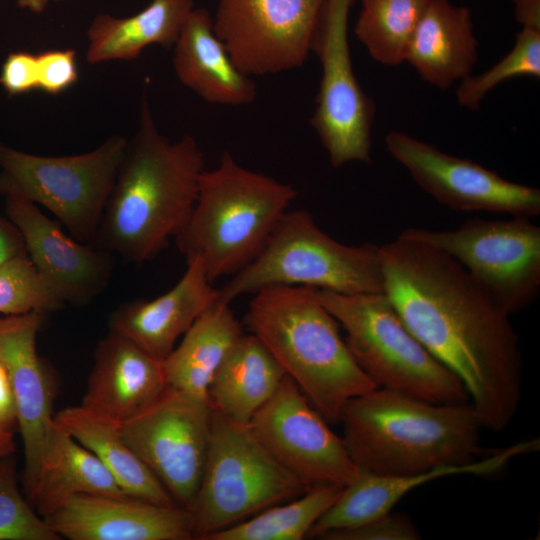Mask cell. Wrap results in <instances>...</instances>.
Listing matches in <instances>:
<instances>
[{
  "label": "cell",
  "instance_id": "8d00e7d4",
  "mask_svg": "<svg viewBox=\"0 0 540 540\" xmlns=\"http://www.w3.org/2000/svg\"><path fill=\"white\" fill-rule=\"evenodd\" d=\"M17 408L11 384L0 364V428L13 432L17 425Z\"/></svg>",
  "mask_w": 540,
  "mask_h": 540
},
{
  "label": "cell",
  "instance_id": "f35d334b",
  "mask_svg": "<svg viewBox=\"0 0 540 540\" xmlns=\"http://www.w3.org/2000/svg\"><path fill=\"white\" fill-rule=\"evenodd\" d=\"M513 13L522 28L540 30V0H512Z\"/></svg>",
  "mask_w": 540,
  "mask_h": 540
},
{
  "label": "cell",
  "instance_id": "7a4b0ae2",
  "mask_svg": "<svg viewBox=\"0 0 540 540\" xmlns=\"http://www.w3.org/2000/svg\"><path fill=\"white\" fill-rule=\"evenodd\" d=\"M204 170L195 138L171 142L162 135L143 95L93 246L132 263L155 259L187 223Z\"/></svg>",
  "mask_w": 540,
  "mask_h": 540
},
{
  "label": "cell",
  "instance_id": "ac0fdd59",
  "mask_svg": "<svg viewBox=\"0 0 540 540\" xmlns=\"http://www.w3.org/2000/svg\"><path fill=\"white\" fill-rule=\"evenodd\" d=\"M45 313L29 312L0 318V364L14 394L24 447V486H32L54 421L49 377L37 354V334Z\"/></svg>",
  "mask_w": 540,
  "mask_h": 540
},
{
  "label": "cell",
  "instance_id": "d4e9b609",
  "mask_svg": "<svg viewBox=\"0 0 540 540\" xmlns=\"http://www.w3.org/2000/svg\"><path fill=\"white\" fill-rule=\"evenodd\" d=\"M285 372L254 334H243L229 350L208 388L211 408L226 418L248 424L271 398Z\"/></svg>",
  "mask_w": 540,
  "mask_h": 540
},
{
  "label": "cell",
  "instance_id": "1f68e13d",
  "mask_svg": "<svg viewBox=\"0 0 540 540\" xmlns=\"http://www.w3.org/2000/svg\"><path fill=\"white\" fill-rule=\"evenodd\" d=\"M64 303L43 281L27 253L0 267V313L20 315L59 310Z\"/></svg>",
  "mask_w": 540,
  "mask_h": 540
},
{
  "label": "cell",
  "instance_id": "836d02e7",
  "mask_svg": "<svg viewBox=\"0 0 540 540\" xmlns=\"http://www.w3.org/2000/svg\"><path fill=\"white\" fill-rule=\"evenodd\" d=\"M323 540H419L421 534L408 515L389 512L347 529L328 531Z\"/></svg>",
  "mask_w": 540,
  "mask_h": 540
},
{
  "label": "cell",
  "instance_id": "60d3db41",
  "mask_svg": "<svg viewBox=\"0 0 540 540\" xmlns=\"http://www.w3.org/2000/svg\"><path fill=\"white\" fill-rule=\"evenodd\" d=\"M16 4L20 8L28 9L34 13L43 12L49 0H15Z\"/></svg>",
  "mask_w": 540,
  "mask_h": 540
},
{
  "label": "cell",
  "instance_id": "ba28073f",
  "mask_svg": "<svg viewBox=\"0 0 540 540\" xmlns=\"http://www.w3.org/2000/svg\"><path fill=\"white\" fill-rule=\"evenodd\" d=\"M310 488L271 456L247 424L212 409L206 463L191 511L194 539L204 540Z\"/></svg>",
  "mask_w": 540,
  "mask_h": 540
},
{
  "label": "cell",
  "instance_id": "f1b7e54d",
  "mask_svg": "<svg viewBox=\"0 0 540 540\" xmlns=\"http://www.w3.org/2000/svg\"><path fill=\"white\" fill-rule=\"evenodd\" d=\"M344 486L317 485L302 495L273 505L204 540H301L337 501Z\"/></svg>",
  "mask_w": 540,
  "mask_h": 540
},
{
  "label": "cell",
  "instance_id": "6da1fadb",
  "mask_svg": "<svg viewBox=\"0 0 540 540\" xmlns=\"http://www.w3.org/2000/svg\"><path fill=\"white\" fill-rule=\"evenodd\" d=\"M383 292L421 344L464 385L481 425L504 430L523 361L508 315L449 255L397 236L379 246Z\"/></svg>",
  "mask_w": 540,
  "mask_h": 540
},
{
  "label": "cell",
  "instance_id": "9a60e30c",
  "mask_svg": "<svg viewBox=\"0 0 540 540\" xmlns=\"http://www.w3.org/2000/svg\"><path fill=\"white\" fill-rule=\"evenodd\" d=\"M385 145L415 183L446 207L529 218L540 214L538 188L509 181L402 131L388 133Z\"/></svg>",
  "mask_w": 540,
  "mask_h": 540
},
{
  "label": "cell",
  "instance_id": "e575fe53",
  "mask_svg": "<svg viewBox=\"0 0 540 540\" xmlns=\"http://www.w3.org/2000/svg\"><path fill=\"white\" fill-rule=\"evenodd\" d=\"M36 56L39 89L56 95L77 82L78 67L74 50H47Z\"/></svg>",
  "mask_w": 540,
  "mask_h": 540
},
{
  "label": "cell",
  "instance_id": "7c38bea8",
  "mask_svg": "<svg viewBox=\"0 0 540 540\" xmlns=\"http://www.w3.org/2000/svg\"><path fill=\"white\" fill-rule=\"evenodd\" d=\"M212 408L170 386L148 408L119 424L125 442L176 505L192 511L202 479Z\"/></svg>",
  "mask_w": 540,
  "mask_h": 540
},
{
  "label": "cell",
  "instance_id": "8992f818",
  "mask_svg": "<svg viewBox=\"0 0 540 540\" xmlns=\"http://www.w3.org/2000/svg\"><path fill=\"white\" fill-rule=\"evenodd\" d=\"M315 294L344 328L352 356L376 387L433 403H467L462 382L412 334L384 292L316 288Z\"/></svg>",
  "mask_w": 540,
  "mask_h": 540
},
{
  "label": "cell",
  "instance_id": "b9f144b4",
  "mask_svg": "<svg viewBox=\"0 0 540 540\" xmlns=\"http://www.w3.org/2000/svg\"><path fill=\"white\" fill-rule=\"evenodd\" d=\"M55 2H61V1H69V0H53Z\"/></svg>",
  "mask_w": 540,
  "mask_h": 540
},
{
  "label": "cell",
  "instance_id": "5bb4252c",
  "mask_svg": "<svg viewBox=\"0 0 540 540\" xmlns=\"http://www.w3.org/2000/svg\"><path fill=\"white\" fill-rule=\"evenodd\" d=\"M284 468L308 486H346L358 466L297 384L287 375L247 424Z\"/></svg>",
  "mask_w": 540,
  "mask_h": 540
},
{
  "label": "cell",
  "instance_id": "d590c367",
  "mask_svg": "<svg viewBox=\"0 0 540 540\" xmlns=\"http://www.w3.org/2000/svg\"><path fill=\"white\" fill-rule=\"evenodd\" d=\"M0 84L9 96L38 88L37 56L24 51L10 53L1 68Z\"/></svg>",
  "mask_w": 540,
  "mask_h": 540
},
{
  "label": "cell",
  "instance_id": "30bf717a",
  "mask_svg": "<svg viewBox=\"0 0 540 540\" xmlns=\"http://www.w3.org/2000/svg\"><path fill=\"white\" fill-rule=\"evenodd\" d=\"M398 236L449 255L510 316L539 295L540 227L529 217L473 218L445 231L409 227Z\"/></svg>",
  "mask_w": 540,
  "mask_h": 540
},
{
  "label": "cell",
  "instance_id": "9c48e42d",
  "mask_svg": "<svg viewBox=\"0 0 540 540\" xmlns=\"http://www.w3.org/2000/svg\"><path fill=\"white\" fill-rule=\"evenodd\" d=\"M126 145L113 135L86 153L41 156L0 143V193L46 208L73 238L92 244Z\"/></svg>",
  "mask_w": 540,
  "mask_h": 540
},
{
  "label": "cell",
  "instance_id": "5b68a950",
  "mask_svg": "<svg viewBox=\"0 0 540 540\" xmlns=\"http://www.w3.org/2000/svg\"><path fill=\"white\" fill-rule=\"evenodd\" d=\"M296 196L292 185L243 167L225 151L201 174L177 248L186 261L199 259L212 283L232 276L260 253Z\"/></svg>",
  "mask_w": 540,
  "mask_h": 540
},
{
  "label": "cell",
  "instance_id": "44dd1931",
  "mask_svg": "<svg viewBox=\"0 0 540 540\" xmlns=\"http://www.w3.org/2000/svg\"><path fill=\"white\" fill-rule=\"evenodd\" d=\"M167 386L163 360L110 330L95 351L82 405L121 424L148 408Z\"/></svg>",
  "mask_w": 540,
  "mask_h": 540
},
{
  "label": "cell",
  "instance_id": "4dcf8cb0",
  "mask_svg": "<svg viewBox=\"0 0 540 540\" xmlns=\"http://www.w3.org/2000/svg\"><path fill=\"white\" fill-rule=\"evenodd\" d=\"M520 76L540 77V30L522 28L512 50L499 62L478 75H469L456 90L461 107L474 111L485 96L500 83Z\"/></svg>",
  "mask_w": 540,
  "mask_h": 540
},
{
  "label": "cell",
  "instance_id": "4316f807",
  "mask_svg": "<svg viewBox=\"0 0 540 540\" xmlns=\"http://www.w3.org/2000/svg\"><path fill=\"white\" fill-rule=\"evenodd\" d=\"M193 9V0H152L129 17L98 14L87 31V62L131 61L153 44L169 49Z\"/></svg>",
  "mask_w": 540,
  "mask_h": 540
},
{
  "label": "cell",
  "instance_id": "7402d4cb",
  "mask_svg": "<svg viewBox=\"0 0 540 540\" xmlns=\"http://www.w3.org/2000/svg\"><path fill=\"white\" fill-rule=\"evenodd\" d=\"M173 52L177 78L206 102L241 106L255 100V82L231 59L214 31L207 9L194 8L190 12Z\"/></svg>",
  "mask_w": 540,
  "mask_h": 540
},
{
  "label": "cell",
  "instance_id": "cb8c5ba5",
  "mask_svg": "<svg viewBox=\"0 0 540 540\" xmlns=\"http://www.w3.org/2000/svg\"><path fill=\"white\" fill-rule=\"evenodd\" d=\"M26 493L42 517L74 495L129 497L103 463L55 421Z\"/></svg>",
  "mask_w": 540,
  "mask_h": 540
},
{
  "label": "cell",
  "instance_id": "74e56055",
  "mask_svg": "<svg viewBox=\"0 0 540 540\" xmlns=\"http://www.w3.org/2000/svg\"><path fill=\"white\" fill-rule=\"evenodd\" d=\"M23 253L27 252L20 232L9 220L0 218V267Z\"/></svg>",
  "mask_w": 540,
  "mask_h": 540
},
{
  "label": "cell",
  "instance_id": "ab89813d",
  "mask_svg": "<svg viewBox=\"0 0 540 540\" xmlns=\"http://www.w3.org/2000/svg\"><path fill=\"white\" fill-rule=\"evenodd\" d=\"M15 448L13 432L0 428V461L12 456Z\"/></svg>",
  "mask_w": 540,
  "mask_h": 540
},
{
  "label": "cell",
  "instance_id": "52a82bcc",
  "mask_svg": "<svg viewBox=\"0 0 540 540\" xmlns=\"http://www.w3.org/2000/svg\"><path fill=\"white\" fill-rule=\"evenodd\" d=\"M275 285L348 295L383 292L379 246L340 243L323 232L308 211H287L260 253L218 288V301L230 304Z\"/></svg>",
  "mask_w": 540,
  "mask_h": 540
},
{
  "label": "cell",
  "instance_id": "484cf974",
  "mask_svg": "<svg viewBox=\"0 0 540 540\" xmlns=\"http://www.w3.org/2000/svg\"><path fill=\"white\" fill-rule=\"evenodd\" d=\"M244 334L230 304L215 302L183 335L163 360L167 385L208 402V388L217 368Z\"/></svg>",
  "mask_w": 540,
  "mask_h": 540
},
{
  "label": "cell",
  "instance_id": "603a6c76",
  "mask_svg": "<svg viewBox=\"0 0 540 540\" xmlns=\"http://www.w3.org/2000/svg\"><path fill=\"white\" fill-rule=\"evenodd\" d=\"M478 41L471 12L450 0H430L406 53L423 81L445 90L471 75Z\"/></svg>",
  "mask_w": 540,
  "mask_h": 540
},
{
  "label": "cell",
  "instance_id": "e0dca14e",
  "mask_svg": "<svg viewBox=\"0 0 540 540\" xmlns=\"http://www.w3.org/2000/svg\"><path fill=\"white\" fill-rule=\"evenodd\" d=\"M61 537L70 540H190L193 514L133 497L74 495L43 516Z\"/></svg>",
  "mask_w": 540,
  "mask_h": 540
},
{
  "label": "cell",
  "instance_id": "3957f363",
  "mask_svg": "<svg viewBox=\"0 0 540 540\" xmlns=\"http://www.w3.org/2000/svg\"><path fill=\"white\" fill-rule=\"evenodd\" d=\"M339 422L352 460L374 474H415L463 465L482 452L483 427L467 403H433L377 387L351 398Z\"/></svg>",
  "mask_w": 540,
  "mask_h": 540
},
{
  "label": "cell",
  "instance_id": "277c9868",
  "mask_svg": "<svg viewBox=\"0 0 540 540\" xmlns=\"http://www.w3.org/2000/svg\"><path fill=\"white\" fill-rule=\"evenodd\" d=\"M314 287L275 285L253 294L245 324L326 421H340L353 397L377 388L352 356L340 324Z\"/></svg>",
  "mask_w": 540,
  "mask_h": 540
},
{
  "label": "cell",
  "instance_id": "d6986e66",
  "mask_svg": "<svg viewBox=\"0 0 540 540\" xmlns=\"http://www.w3.org/2000/svg\"><path fill=\"white\" fill-rule=\"evenodd\" d=\"M539 439L521 441L463 465L437 467L425 472L380 475L359 469L337 501L311 528L308 536L358 526L392 511L407 493L434 479L453 475L488 476L502 470L513 458L535 452Z\"/></svg>",
  "mask_w": 540,
  "mask_h": 540
},
{
  "label": "cell",
  "instance_id": "8fae6325",
  "mask_svg": "<svg viewBox=\"0 0 540 540\" xmlns=\"http://www.w3.org/2000/svg\"><path fill=\"white\" fill-rule=\"evenodd\" d=\"M354 0H327L312 52L322 75L310 120L330 163H371L374 100L361 88L353 70L348 17Z\"/></svg>",
  "mask_w": 540,
  "mask_h": 540
},
{
  "label": "cell",
  "instance_id": "d6a6232c",
  "mask_svg": "<svg viewBox=\"0 0 540 540\" xmlns=\"http://www.w3.org/2000/svg\"><path fill=\"white\" fill-rule=\"evenodd\" d=\"M60 539L20 493L11 456L0 461V540Z\"/></svg>",
  "mask_w": 540,
  "mask_h": 540
},
{
  "label": "cell",
  "instance_id": "4fadbf2b",
  "mask_svg": "<svg viewBox=\"0 0 540 540\" xmlns=\"http://www.w3.org/2000/svg\"><path fill=\"white\" fill-rule=\"evenodd\" d=\"M326 1L218 0L213 28L244 74H277L305 63Z\"/></svg>",
  "mask_w": 540,
  "mask_h": 540
},
{
  "label": "cell",
  "instance_id": "2e32d148",
  "mask_svg": "<svg viewBox=\"0 0 540 540\" xmlns=\"http://www.w3.org/2000/svg\"><path fill=\"white\" fill-rule=\"evenodd\" d=\"M5 197L7 218L20 232L28 257L64 304L83 305L105 290L113 269L110 252L68 236L22 196Z\"/></svg>",
  "mask_w": 540,
  "mask_h": 540
},
{
  "label": "cell",
  "instance_id": "ffe728a7",
  "mask_svg": "<svg viewBox=\"0 0 540 540\" xmlns=\"http://www.w3.org/2000/svg\"><path fill=\"white\" fill-rule=\"evenodd\" d=\"M218 298L219 289L213 286L199 259L193 258L187 260L184 274L167 292L119 307L111 317L110 330L164 360L179 337Z\"/></svg>",
  "mask_w": 540,
  "mask_h": 540
},
{
  "label": "cell",
  "instance_id": "f546056e",
  "mask_svg": "<svg viewBox=\"0 0 540 540\" xmlns=\"http://www.w3.org/2000/svg\"><path fill=\"white\" fill-rule=\"evenodd\" d=\"M430 0H361L354 26L356 38L376 62H405L411 38Z\"/></svg>",
  "mask_w": 540,
  "mask_h": 540
},
{
  "label": "cell",
  "instance_id": "83f0119b",
  "mask_svg": "<svg viewBox=\"0 0 540 540\" xmlns=\"http://www.w3.org/2000/svg\"><path fill=\"white\" fill-rule=\"evenodd\" d=\"M54 421L103 463L126 495L158 505H176L162 483L125 442L119 424L82 404L59 411Z\"/></svg>",
  "mask_w": 540,
  "mask_h": 540
}]
</instances>
